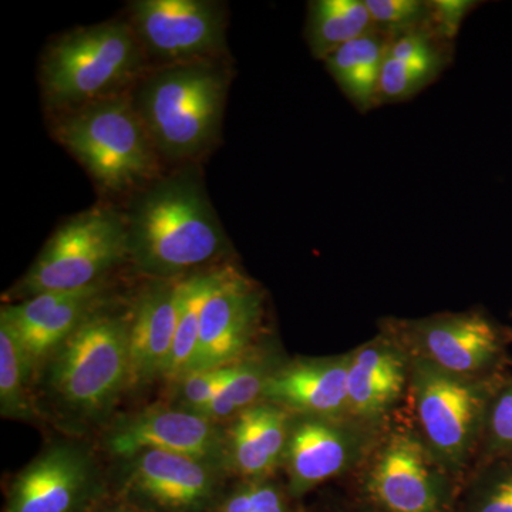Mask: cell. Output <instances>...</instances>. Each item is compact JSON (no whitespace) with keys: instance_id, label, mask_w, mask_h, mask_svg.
<instances>
[{"instance_id":"obj_1","label":"cell","mask_w":512,"mask_h":512,"mask_svg":"<svg viewBox=\"0 0 512 512\" xmlns=\"http://www.w3.org/2000/svg\"><path fill=\"white\" fill-rule=\"evenodd\" d=\"M128 258L141 272L173 279L220 256L227 238L200 183L174 175L144 192L126 220Z\"/></svg>"},{"instance_id":"obj_2","label":"cell","mask_w":512,"mask_h":512,"mask_svg":"<svg viewBox=\"0 0 512 512\" xmlns=\"http://www.w3.org/2000/svg\"><path fill=\"white\" fill-rule=\"evenodd\" d=\"M128 319L94 306L49 357L47 384L70 412L100 416L128 387Z\"/></svg>"},{"instance_id":"obj_3","label":"cell","mask_w":512,"mask_h":512,"mask_svg":"<svg viewBox=\"0 0 512 512\" xmlns=\"http://www.w3.org/2000/svg\"><path fill=\"white\" fill-rule=\"evenodd\" d=\"M227 79L208 64L190 63L154 74L138 97L137 110L154 146L165 156H197L220 128Z\"/></svg>"},{"instance_id":"obj_4","label":"cell","mask_w":512,"mask_h":512,"mask_svg":"<svg viewBox=\"0 0 512 512\" xmlns=\"http://www.w3.org/2000/svg\"><path fill=\"white\" fill-rule=\"evenodd\" d=\"M55 131L57 140L106 191L130 190L156 170L153 140L128 100L107 97L86 104L63 117Z\"/></svg>"},{"instance_id":"obj_5","label":"cell","mask_w":512,"mask_h":512,"mask_svg":"<svg viewBox=\"0 0 512 512\" xmlns=\"http://www.w3.org/2000/svg\"><path fill=\"white\" fill-rule=\"evenodd\" d=\"M138 36L126 23L73 30L56 40L42 64V84L52 106H86L107 99L141 63Z\"/></svg>"},{"instance_id":"obj_6","label":"cell","mask_w":512,"mask_h":512,"mask_svg":"<svg viewBox=\"0 0 512 512\" xmlns=\"http://www.w3.org/2000/svg\"><path fill=\"white\" fill-rule=\"evenodd\" d=\"M126 256V221L104 208L82 212L50 237L13 293L29 299L89 288Z\"/></svg>"},{"instance_id":"obj_7","label":"cell","mask_w":512,"mask_h":512,"mask_svg":"<svg viewBox=\"0 0 512 512\" xmlns=\"http://www.w3.org/2000/svg\"><path fill=\"white\" fill-rule=\"evenodd\" d=\"M413 392L427 446L448 468L466 461L488 409L487 392L471 377L453 375L420 359Z\"/></svg>"},{"instance_id":"obj_8","label":"cell","mask_w":512,"mask_h":512,"mask_svg":"<svg viewBox=\"0 0 512 512\" xmlns=\"http://www.w3.org/2000/svg\"><path fill=\"white\" fill-rule=\"evenodd\" d=\"M429 446L410 433L387 440L366 478L382 512H456L458 497Z\"/></svg>"},{"instance_id":"obj_9","label":"cell","mask_w":512,"mask_h":512,"mask_svg":"<svg viewBox=\"0 0 512 512\" xmlns=\"http://www.w3.org/2000/svg\"><path fill=\"white\" fill-rule=\"evenodd\" d=\"M103 493L89 451L76 444H53L15 477L3 512H87Z\"/></svg>"},{"instance_id":"obj_10","label":"cell","mask_w":512,"mask_h":512,"mask_svg":"<svg viewBox=\"0 0 512 512\" xmlns=\"http://www.w3.org/2000/svg\"><path fill=\"white\" fill-rule=\"evenodd\" d=\"M126 493L150 512H208L218 504L220 466L171 451L126 458Z\"/></svg>"},{"instance_id":"obj_11","label":"cell","mask_w":512,"mask_h":512,"mask_svg":"<svg viewBox=\"0 0 512 512\" xmlns=\"http://www.w3.org/2000/svg\"><path fill=\"white\" fill-rule=\"evenodd\" d=\"M138 39L153 55L198 60L224 46L225 16L207 0H138L131 3Z\"/></svg>"},{"instance_id":"obj_12","label":"cell","mask_w":512,"mask_h":512,"mask_svg":"<svg viewBox=\"0 0 512 512\" xmlns=\"http://www.w3.org/2000/svg\"><path fill=\"white\" fill-rule=\"evenodd\" d=\"M114 456L130 458L147 450L171 451L220 466L227 444L215 421L190 410L147 409L123 417L106 436Z\"/></svg>"},{"instance_id":"obj_13","label":"cell","mask_w":512,"mask_h":512,"mask_svg":"<svg viewBox=\"0 0 512 512\" xmlns=\"http://www.w3.org/2000/svg\"><path fill=\"white\" fill-rule=\"evenodd\" d=\"M264 298L254 282L228 269L205 303L190 370H214L241 362L262 319Z\"/></svg>"},{"instance_id":"obj_14","label":"cell","mask_w":512,"mask_h":512,"mask_svg":"<svg viewBox=\"0 0 512 512\" xmlns=\"http://www.w3.org/2000/svg\"><path fill=\"white\" fill-rule=\"evenodd\" d=\"M410 328L426 360L453 375L474 376L493 365L501 352L500 332L483 313L437 315Z\"/></svg>"},{"instance_id":"obj_15","label":"cell","mask_w":512,"mask_h":512,"mask_svg":"<svg viewBox=\"0 0 512 512\" xmlns=\"http://www.w3.org/2000/svg\"><path fill=\"white\" fill-rule=\"evenodd\" d=\"M180 282L158 279L138 296L128 319V387L167 375L177 332Z\"/></svg>"},{"instance_id":"obj_16","label":"cell","mask_w":512,"mask_h":512,"mask_svg":"<svg viewBox=\"0 0 512 512\" xmlns=\"http://www.w3.org/2000/svg\"><path fill=\"white\" fill-rule=\"evenodd\" d=\"M349 359L350 356L293 362L269 375L262 397L305 417L336 416L349 407Z\"/></svg>"},{"instance_id":"obj_17","label":"cell","mask_w":512,"mask_h":512,"mask_svg":"<svg viewBox=\"0 0 512 512\" xmlns=\"http://www.w3.org/2000/svg\"><path fill=\"white\" fill-rule=\"evenodd\" d=\"M100 285L77 291L45 292L20 305L2 306L33 366L49 359L97 306Z\"/></svg>"},{"instance_id":"obj_18","label":"cell","mask_w":512,"mask_h":512,"mask_svg":"<svg viewBox=\"0 0 512 512\" xmlns=\"http://www.w3.org/2000/svg\"><path fill=\"white\" fill-rule=\"evenodd\" d=\"M355 440L336 424L305 417L291 426L284 460L289 495L301 498L330 478L339 476L355 456Z\"/></svg>"},{"instance_id":"obj_19","label":"cell","mask_w":512,"mask_h":512,"mask_svg":"<svg viewBox=\"0 0 512 512\" xmlns=\"http://www.w3.org/2000/svg\"><path fill=\"white\" fill-rule=\"evenodd\" d=\"M289 431L288 410L268 402L248 407L225 436L228 463L249 481L266 480L284 460Z\"/></svg>"},{"instance_id":"obj_20","label":"cell","mask_w":512,"mask_h":512,"mask_svg":"<svg viewBox=\"0 0 512 512\" xmlns=\"http://www.w3.org/2000/svg\"><path fill=\"white\" fill-rule=\"evenodd\" d=\"M406 366L387 342H372L350 355L349 409L362 417L380 416L403 392Z\"/></svg>"},{"instance_id":"obj_21","label":"cell","mask_w":512,"mask_h":512,"mask_svg":"<svg viewBox=\"0 0 512 512\" xmlns=\"http://www.w3.org/2000/svg\"><path fill=\"white\" fill-rule=\"evenodd\" d=\"M392 37L380 30L339 47L326 57V70L360 113L379 107V83Z\"/></svg>"},{"instance_id":"obj_22","label":"cell","mask_w":512,"mask_h":512,"mask_svg":"<svg viewBox=\"0 0 512 512\" xmlns=\"http://www.w3.org/2000/svg\"><path fill=\"white\" fill-rule=\"evenodd\" d=\"M376 30L365 0L309 2L306 40L312 56L325 60L339 47Z\"/></svg>"},{"instance_id":"obj_23","label":"cell","mask_w":512,"mask_h":512,"mask_svg":"<svg viewBox=\"0 0 512 512\" xmlns=\"http://www.w3.org/2000/svg\"><path fill=\"white\" fill-rule=\"evenodd\" d=\"M228 269L188 276L180 282L177 332H175L170 365L165 375L168 379L178 380L190 370L195 350H197L198 338H200L205 303L224 281Z\"/></svg>"},{"instance_id":"obj_24","label":"cell","mask_w":512,"mask_h":512,"mask_svg":"<svg viewBox=\"0 0 512 512\" xmlns=\"http://www.w3.org/2000/svg\"><path fill=\"white\" fill-rule=\"evenodd\" d=\"M33 367L12 322L0 313V414L5 419L33 416L35 409L26 386Z\"/></svg>"},{"instance_id":"obj_25","label":"cell","mask_w":512,"mask_h":512,"mask_svg":"<svg viewBox=\"0 0 512 512\" xmlns=\"http://www.w3.org/2000/svg\"><path fill=\"white\" fill-rule=\"evenodd\" d=\"M271 373L256 362H237L227 366L224 379L202 416L211 420L238 416L254 406L262 397L266 380Z\"/></svg>"},{"instance_id":"obj_26","label":"cell","mask_w":512,"mask_h":512,"mask_svg":"<svg viewBox=\"0 0 512 512\" xmlns=\"http://www.w3.org/2000/svg\"><path fill=\"white\" fill-rule=\"evenodd\" d=\"M443 67L434 64L403 62L386 57L379 83V106L413 99L439 79Z\"/></svg>"},{"instance_id":"obj_27","label":"cell","mask_w":512,"mask_h":512,"mask_svg":"<svg viewBox=\"0 0 512 512\" xmlns=\"http://www.w3.org/2000/svg\"><path fill=\"white\" fill-rule=\"evenodd\" d=\"M456 512H512V464L485 471L458 497Z\"/></svg>"},{"instance_id":"obj_28","label":"cell","mask_w":512,"mask_h":512,"mask_svg":"<svg viewBox=\"0 0 512 512\" xmlns=\"http://www.w3.org/2000/svg\"><path fill=\"white\" fill-rule=\"evenodd\" d=\"M376 30L394 37L430 25V0H365Z\"/></svg>"},{"instance_id":"obj_29","label":"cell","mask_w":512,"mask_h":512,"mask_svg":"<svg viewBox=\"0 0 512 512\" xmlns=\"http://www.w3.org/2000/svg\"><path fill=\"white\" fill-rule=\"evenodd\" d=\"M211 512H292L288 498L268 480L249 481L222 498Z\"/></svg>"},{"instance_id":"obj_30","label":"cell","mask_w":512,"mask_h":512,"mask_svg":"<svg viewBox=\"0 0 512 512\" xmlns=\"http://www.w3.org/2000/svg\"><path fill=\"white\" fill-rule=\"evenodd\" d=\"M225 370L227 366L214 370H195L175 380L184 409L204 413L224 379Z\"/></svg>"},{"instance_id":"obj_31","label":"cell","mask_w":512,"mask_h":512,"mask_svg":"<svg viewBox=\"0 0 512 512\" xmlns=\"http://www.w3.org/2000/svg\"><path fill=\"white\" fill-rule=\"evenodd\" d=\"M488 440L498 453H512V383L505 386L488 403Z\"/></svg>"},{"instance_id":"obj_32","label":"cell","mask_w":512,"mask_h":512,"mask_svg":"<svg viewBox=\"0 0 512 512\" xmlns=\"http://www.w3.org/2000/svg\"><path fill=\"white\" fill-rule=\"evenodd\" d=\"M480 5L473 0H430V28L437 36L453 43L464 19Z\"/></svg>"},{"instance_id":"obj_33","label":"cell","mask_w":512,"mask_h":512,"mask_svg":"<svg viewBox=\"0 0 512 512\" xmlns=\"http://www.w3.org/2000/svg\"><path fill=\"white\" fill-rule=\"evenodd\" d=\"M106 512H131V511L120 510V508H117V510H109V511H106Z\"/></svg>"}]
</instances>
